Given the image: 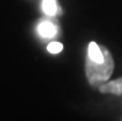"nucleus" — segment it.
Returning <instances> with one entry per match:
<instances>
[{
	"label": "nucleus",
	"mask_w": 122,
	"mask_h": 121,
	"mask_svg": "<svg viewBox=\"0 0 122 121\" xmlns=\"http://www.w3.org/2000/svg\"><path fill=\"white\" fill-rule=\"evenodd\" d=\"M101 47L105 54V58L102 62H95L91 58H89L88 56L86 59H85V77H86V80L90 85L97 88L110 79L115 68V62L111 52L105 46Z\"/></svg>",
	"instance_id": "1"
},
{
	"label": "nucleus",
	"mask_w": 122,
	"mask_h": 121,
	"mask_svg": "<svg viewBox=\"0 0 122 121\" xmlns=\"http://www.w3.org/2000/svg\"><path fill=\"white\" fill-rule=\"evenodd\" d=\"M99 90L102 94H113V95H122V78L115 80H107L106 83L99 87Z\"/></svg>",
	"instance_id": "2"
},
{
	"label": "nucleus",
	"mask_w": 122,
	"mask_h": 121,
	"mask_svg": "<svg viewBox=\"0 0 122 121\" xmlns=\"http://www.w3.org/2000/svg\"><path fill=\"white\" fill-rule=\"evenodd\" d=\"M86 56L89 57V58H91L92 61H95V62H102L104 58H105V54H104L101 45L99 46L96 42H90L89 43Z\"/></svg>",
	"instance_id": "3"
},
{
	"label": "nucleus",
	"mask_w": 122,
	"mask_h": 121,
	"mask_svg": "<svg viewBox=\"0 0 122 121\" xmlns=\"http://www.w3.org/2000/svg\"><path fill=\"white\" fill-rule=\"evenodd\" d=\"M38 33L45 38H51L57 35V26L51 21H43L38 25Z\"/></svg>",
	"instance_id": "4"
},
{
	"label": "nucleus",
	"mask_w": 122,
	"mask_h": 121,
	"mask_svg": "<svg viewBox=\"0 0 122 121\" xmlns=\"http://www.w3.org/2000/svg\"><path fill=\"white\" fill-rule=\"evenodd\" d=\"M42 10L48 16H54L57 14V1L56 0H42Z\"/></svg>",
	"instance_id": "5"
},
{
	"label": "nucleus",
	"mask_w": 122,
	"mask_h": 121,
	"mask_svg": "<svg viewBox=\"0 0 122 121\" xmlns=\"http://www.w3.org/2000/svg\"><path fill=\"white\" fill-rule=\"evenodd\" d=\"M47 49L49 53H53V54H57L63 51V45L61 42H51V43H48L47 46Z\"/></svg>",
	"instance_id": "6"
}]
</instances>
